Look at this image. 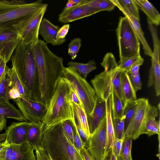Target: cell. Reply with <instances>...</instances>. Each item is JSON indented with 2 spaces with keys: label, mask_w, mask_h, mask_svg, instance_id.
<instances>
[{
  "label": "cell",
  "mask_w": 160,
  "mask_h": 160,
  "mask_svg": "<svg viewBox=\"0 0 160 160\" xmlns=\"http://www.w3.org/2000/svg\"><path fill=\"white\" fill-rule=\"evenodd\" d=\"M32 47L38 73L40 101L47 105L63 77V59L52 52L41 39Z\"/></svg>",
  "instance_id": "6da1fadb"
},
{
  "label": "cell",
  "mask_w": 160,
  "mask_h": 160,
  "mask_svg": "<svg viewBox=\"0 0 160 160\" xmlns=\"http://www.w3.org/2000/svg\"><path fill=\"white\" fill-rule=\"evenodd\" d=\"M11 59L12 67L23 86L25 97L40 101L38 73L32 46L21 41Z\"/></svg>",
  "instance_id": "7a4b0ae2"
},
{
  "label": "cell",
  "mask_w": 160,
  "mask_h": 160,
  "mask_svg": "<svg viewBox=\"0 0 160 160\" xmlns=\"http://www.w3.org/2000/svg\"><path fill=\"white\" fill-rule=\"evenodd\" d=\"M71 93L69 83L62 77L47 105V110L42 121L44 129L66 120L73 119L71 101Z\"/></svg>",
  "instance_id": "3957f363"
},
{
  "label": "cell",
  "mask_w": 160,
  "mask_h": 160,
  "mask_svg": "<svg viewBox=\"0 0 160 160\" xmlns=\"http://www.w3.org/2000/svg\"><path fill=\"white\" fill-rule=\"evenodd\" d=\"M41 146L53 160H83L65 135L62 122L44 129Z\"/></svg>",
  "instance_id": "277c9868"
},
{
  "label": "cell",
  "mask_w": 160,
  "mask_h": 160,
  "mask_svg": "<svg viewBox=\"0 0 160 160\" xmlns=\"http://www.w3.org/2000/svg\"><path fill=\"white\" fill-rule=\"evenodd\" d=\"M42 0L27 3L23 0H0V29L13 27L45 5Z\"/></svg>",
  "instance_id": "5b68a950"
},
{
  "label": "cell",
  "mask_w": 160,
  "mask_h": 160,
  "mask_svg": "<svg viewBox=\"0 0 160 160\" xmlns=\"http://www.w3.org/2000/svg\"><path fill=\"white\" fill-rule=\"evenodd\" d=\"M63 77L77 96L86 114H90L94 107L96 96L93 88L77 71L70 67H64Z\"/></svg>",
  "instance_id": "8992f818"
},
{
  "label": "cell",
  "mask_w": 160,
  "mask_h": 160,
  "mask_svg": "<svg viewBox=\"0 0 160 160\" xmlns=\"http://www.w3.org/2000/svg\"><path fill=\"white\" fill-rule=\"evenodd\" d=\"M116 32L120 60L140 55V41L126 17L120 18Z\"/></svg>",
  "instance_id": "52a82bcc"
},
{
  "label": "cell",
  "mask_w": 160,
  "mask_h": 160,
  "mask_svg": "<svg viewBox=\"0 0 160 160\" xmlns=\"http://www.w3.org/2000/svg\"><path fill=\"white\" fill-rule=\"evenodd\" d=\"M48 6L45 3L40 10L13 26L25 44L33 46L38 41L40 23Z\"/></svg>",
  "instance_id": "ba28073f"
},
{
  "label": "cell",
  "mask_w": 160,
  "mask_h": 160,
  "mask_svg": "<svg viewBox=\"0 0 160 160\" xmlns=\"http://www.w3.org/2000/svg\"><path fill=\"white\" fill-rule=\"evenodd\" d=\"M86 148L97 160H106L108 148L106 114L98 127L91 134Z\"/></svg>",
  "instance_id": "9c48e42d"
},
{
  "label": "cell",
  "mask_w": 160,
  "mask_h": 160,
  "mask_svg": "<svg viewBox=\"0 0 160 160\" xmlns=\"http://www.w3.org/2000/svg\"><path fill=\"white\" fill-rule=\"evenodd\" d=\"M137 100L135 111L123 135L124 139L130 138L136 140L141 135L151 106L148 99L141 98Z\"/></svg>",
  "instance_id": "30bf717a"
},
{
  "label": "cell",
  "mask_w": 160,
  "mask_h": 160,
  "mask_svg": "<svg viewBox=\"0 0 160 160\" xmlns=\"http://www.w3.org/2000/svg\"><path fill=\"white\" fill-rule=\"evenodd\" d=\"M26 119L29 122H42L47 109V105L21 96L12 100Z\"/></svg>",
  "instance_id": "8fae6325"
},
{
  "label": "cell",
  "mask_w": 160,
  "mask_h": 160,
  "mask_svg": "<svg viewBox=\"0 0 160 160\" xmlns=\"http://www.w3.org/2000/svg\"><path fill=\"white\" fill-rule=\"evenodd\" d=\"M34 150L28 141L19 144L8 143L0 152V160H36Z\"/></svg>",
  "instance_id": "7c38bea8"
},
{
  "label": "cell",
  "mask_w": 160,
  "mask_h": 160,
  "mask_svg": "<svg viewBox=\"0 0 160 160\" xmlns=\"http://www.w3.org/2000/svg\"><path fill=\"white\" fill-rule=\"evenodd\" d=\"M21 41L13 27L0 29V57L7 63Z\"/></svg>",
  "instance_id": "4fadbf2b"
},
{
  "label": "cell",
  "mask_w": 160,
  "mask_h": 160,
  "mask_svg": "<svg viewBox=\"0 0 160 160\" xmlns=\"http://www.w3.org/2000/svg\"><path fill=\"white\" fill-rule=\"evenodd\" d=\"M118 69V67L109 71H104L91 80L97 96L106 101L110 96L112 90L114 77Z\"/></svg>",
  "instance_id": "5bb4252c"
},
{
  "label": "cell",
  "mask_w": 160,
  "mask_h": 160,
  "mask_svg": "<svg viewBox=\"0 0 160 160\" xmlns=\"http://www.w3.org/2000/svg\"><path fill=\"white\" fill-rule=\"evenodd\" d=\"M88 0H82L78 4L68 9H63L59 15L58 21L66 23L84 18L100 12L97 8L87 4Z\"/></svg>",
  "instance_id": "9a60e30c"
},
{
  "label": "cell",
  "mask_w": 160,
  "mask_h": 160,
  "mask_svg": "<svg viewBox=\"0 0 160 160\" xmlns=\"http://www.w3.org/2000/svg\"><path fill=\"white\" fill-rule=\"evenodd\" d=\"M30 122L28 121L13 122L5 130V140L9 144H21L27 141Z\"/></svg>",
  "instance_id": "2e32d148"
},
{
  "label": "cell",
  "mask_w": 160,
  "mask_h": 160,
  "mask_svg": "<svg viewBox=\"0 0 160 160\" xmlns=\"http://www.w3.org/2000/svg\"><path fill=\"white\" fill-rule=\"evenodd\" d=\"M117 7L126 18L139 41L141 43L145 54L151 58L152 56L153 52L147 42L141 28L139 21L131 15L126 9L122 7L117 0H110Z\"/></svg>",
  "instance_id": "e0dca14e"
},
{
  "label": "cell",
  "mask_w": 160,
  "mask_h": 160,
  "mask_svg": "<svg viewBox=\"0 0 160 160\" xmlns=\"http://www.w3.org/2000/svg\"><path fill=\"white\" fill-rule=\"evenodd\" d=\"M59 27L58 25L52 24L45 18H43L41 21L39 34L42 37L47 44L50 43L53 46H58L64 43L65 38L60 39L58 36V32Z\"/></svg>",
  "instance_id": "ac0fdd59"
},
{
  "label": "cell",
  "mask_w": 160,
  "mask_h": 160,
  "mask_svg": "<svg viewBox=\"0 0 160 160\" xmlns=\"http://www.w3.org/2000/svg\"><path fill=\"white\" fill-rule=\"evenodd\" d=\"M106 113V101L101 99L96 96L93 109L90 114L87 115L91 134L98 127Z\"/></svg>",
  "instance_id": "d6986e66"
},
{
  "label": "cell",
  "mask_w": 160,
  "mask_h": 160,
  "mask_svg": "<svg viewBox=\"0 0 160 160\" xmlns=\"http://www.w3.org/2000/svg\"><path fill=\"white\" fill-rule=\"evenodd\" d=\"M158 108L151 105L148 110L141 135L145 134L148 136L155 134L159 135L160 120H156L158 115Z\"/></svg>",
  "instance_id": "ffe728a7"
},
{
  "label": "cell",
  "mask_w": 160,
  "mask_h": 160,
  "mask_svg": "<svg viewBox=\"0 0 160 160\" xmlns=\"http://www.w3.org/2000/svg\"><path fill=\"white\" fill-rule=\"evenodd\" d=\"M44 126L42 122H30L27 134V141L34 148L41 146Z\"/></svg>",
  "instance_id": "44dd1931"
},
{
  "label": "cell",
  "mask_w": 160,
  "mask_h": 160,
  "mask_svg": "<svg viewBox=\"0 0 160 160\" xmlns=\"http://www.w3.org/2000/svg\"><path fill=\"white\" fill-rule=\"evenodd\" d=\"M138 9L147 15L150 21L154 25L158 26L160 24V14L152 3L147 0H134Z\"/></svg>",
  "instance_id": "7402d4cb"
},
{
  "label": "cell",
  "mask_w": 160,
  "mask_h": 160,
  "mask_svg": "<svg viewBox=\"0 0 160 160\" xmlns=\"http://www.w3.org/2000/svg\"><path fill=\"white\" fill-rule=\"evenodd\" d=\"M0 117L15 119L19 122L28 121L19 110L6 100L0 99Z\"/></svg>",
  "instance_id": "603a6c76"
},
{
  "label": "cell",
  "mask_w": 160,
  "mask_h": 160,
  "mask_svg": "<svg viewBox=\"0 0 160 160\" xmlns=\"http://www.w3.org/2000/svg\"><path fill=\"white\" fill-rule=\"evenodd\" d=\"M121 78L124 103L127 100L137 99L136 92L132 86L128 74L126 71H122Z\"/></svg>",
  "instance_id": "cb8c5ba5"
},
{
  "label": "cell",
  "mask_w": 160,
  "mask_h": 160,
  "mask_svg": "<svg viewBox=\"0 0 160 160\" xmlns=\"http://www.w3.org/2000/svg\"><path fill=\"white\" fill-rule=\"evenodd\" d=\"M107 132L108 148L113 147L116 140L113 128L111 107V95L106 101Z\"/></svg>",
  "instance_id": "d4e9b609"
},
{
  "label": "cell",
  "mask_w": 160,
  "mask_h": 160,
  "mask_svg": "<svg viewBox=\"0 0 160 160\" xmlns=\"http://www.w3.org/2000/svg\"><path fill=\"white\" fill-rule=\"evenodd\" d=\"M96 65L94 60H90L86 63L72 61H69L67 63L68 67L75 69L85 79L89 73L96 69Z\"/></svg>",
  "instance_id": "484cf974"
},
{
  "label": "cell",
  "mask_w": 160,
  "mask_h": 160,
  "mask_svg": "<svg viewBox=\"0 0 160 160\" xmlns=\"http://www.w3.org/2000/svg\"><path fill=\"white\" fill-rule=\"evenodd\" d=\"M137 105V99L126 101L124 104L122 118L124 123V133L134 114Z\"/></svg>",
  "instance_id": "4316f807"
},
{
  "label": "cell",
  "mask_w": 160,
  "mask_h": 160,
  "mask_svg": "<svg viewBox=\"0 0 160 160\" xmlns=\"http://www.w3.org/2000/svg\"><path fill=\"white\" fill-rule=\"evenodd\" d=\"M71 104L73 109L78 117L82 129L89 139L91 133L88 126L87 114L84 109L82 107L72 102Z\"/></svg>",
  "instance_id": "83f0119b"
},
{
  "label": "cell",
  "mask_w": 160,
  "mask_h": 160,
  "mask_svg": "<svg viewBox=\"0 0 160 160\" xmlns=\"http://www.w3.org/2000/svg\"><path fill=\"white\" fill-rule=\"evenodd\" d=\"M111 101L112 117L122 118L123 112V104L113 89L111 94Z\"/></svg>",
  "instance_id": "f1b7e54d"
},
{
  "label": "cell",
  "mask_w": 160,
  "mask_h": 160,
  "mask_svg": "<svg viewBox=\"0 0 160 160\" xmlns=\"http://www.w3.org/2000/svg\"><path fill=\"white\" fill-rule=\"evenodd\" d=\"M7 75L10 78L11 82V88H16L22 97H25L23 86L16 73L14 68H9L8 67L7 71Z\"/></svg>",
  "instance_id": "f546056e"
},
{
  "label": "cell",
  "mask_w": 160,
  "mask_h": 160,
  "mask_svg": "<svg viewBox=\"0 0 160 160\" xmlns=\"http://www.w3.org/2000/svg\"><path fill=\"white\" fill-rule=\"evenodd\" d=\"M87 4L97 8L100 12L111 11L116 7L110 0H88Z\"/></svg>",
  "instance_id": "4dcf8cb0"
},
{
  "label": "cell",
  "mask_w": 160,
  "mask_h": 160,
  "mask_svg": "<svg viewBox=\"0 0 160 160\" xmlns=\"http://www.w3.org/2000/svg\"><path fill=\"white\" fill-rule=\"evenodd\" d=\"M117 1L131 15L140 21L138 8L134 0H118Z\"/></svg>",
  "instance_id": "1f68e13d"
},
{
  "label": "cell",
  "mask_w": 160,
  "mask_h": 160,
  "mask_svg": "<svg viewBox=\"0 0 160 160\" xmlns=\"http://www.w3.org/2000/svg\"><path fill=\"white\" fill-rule=\"evenodd\" d=\"M121 71H122L118 69L114 77L112 82V89L122 101L124 105V101L122 90L121 78Z\"/></svg>",
  "instance_id": "d6a6232c"
},
{
  "label": "cell",
  "mask_w": 160,
  "mask_h": 160,
  "mask_svg": "<svg viewBox=\"0 0 160 160\" xmlns=\"http://www.w3.org/2000/svg\"><path fill=\"white\" fill-rule=\"evenodd\" d=\"M142 58L141 55H139L120 60L118 68L121 71L127 72L132 66Z\"/></svg>",
  "instance_id": "836d02e7"
},
{
  "label": "cell",
  "mask_w": 160,
  "mask_h": 160,
  "mask_svg": "<svg viewBox=\"0 0 160 160\" xmlns=\"http://www.w3.org/2000/svg\"><path fill=\"white\" fill-rule=\"evenodd\" d=\"M101 64L104 68V71L107 72L116 68L118 67L114 55L111 52L108 53L105 55Z\"/></svg>",
  "instance_id": "e575fe53"
},
{
  "label": "cell",
  "mask_w": 160,
  "mask_h": 160,
  "mask_svg": "<svg viewBox=\"0 0 160 160\" xmlns=\"http://www.w3.org/2000/svg\"><path fill=\"white\" fill-rule=\"evenodd\" d=\"M112 121L115 137L116 139L123 138L124 131V123L122 118H112Z\"/></svg>",
  "instance_id": "d590c367"
},
{
  "label": "cell",
  "mask_w": 160,
  "mask_h": 160,
  "mask_svg": "<svg viewBox=\"0 0 160 160\" xmlns=\"http://www.w3.org/2000/svg\"><path fill=\"white\" fill-rule=\"evenodd\" d=\"M82 44V39L80 38L72 40L68 44V53L72 60L77 57Z\"/></svg>",
  "instance_id": "8d00e7d4"
},
{
  "label": "cell",
  "mask_w": 160,
  "mask_h": 160,
  "mask_svg": "<svg viewBox=\"0 0 160 160\" xmlns=\"http://www.w3.org/2000/svg\"><path fill=\"white\" fill-rule=\"evenodd\" d=\"M11 88V82L9 78L6 77L0 83V99L9 102L8 92Z\"/></svg>",
  "instance_id": "74e56055"
},
{
  "label": "cell",
  "mask_w": 160,
  "mask_h": 160,
  "mask_svg": "<svg viewBox=\"0 0 160 160\" xmlns=\"http://www.w3.org/2000/svg\"><path fill=\"white\" fill-rule=\"evenodd\" d=\"M71 122L74 133V146L80 152L83 148L85 147V145L77 130L73 119L71 120Z\"/></svg>",
  "instance_id": "f35d334b"
},
{
  "label": "cell",
  "mask_w": 160,
  "mask_h": 160,
  "mask_svg": "<svg viewBox=\"0 0 160 160\" xmlns=\"http://www.w3.org/2000/svg\"><path fill=\"white\" fill-rule=\"evenodd\" d=\"M132 139L130 138L124 139L120 153V157L122 160H127L131 154Z\"/></svg>",
  "instance_id": "ab89813d"
},
{
  "label": "cell",
  "mask_w": 160,
  "mask_h": 160,
  "mask_svg": "<svg viewBox=\"0 0 160 160\" xmlns=\"http://www.w3.org/2000/svg\"><path fill=\"white\" fill-rule=\"evenodd\" d=\"M62 125L63 130L65 135L74 145V133L71 120H67L64 121L62 122Z\"/></svg>",
  "instance_id": "60d3db41"
},
{
  "label": "cell",
  "mask_w": 160,
  "mask_h": 160,
  "mask_svg": "<svg viewBox=\"0 0 160 160\" xmlns=\"http://www.w3.org/2000/svg\"><path fill=\"white\" fill-rule=\"evenodd\" d=\"M73 120L75 123L77 130L85 144V147H87L88 139L85 133L82 129L78 117L74 110L72 109ZM86 147V148H87Z\"/></svg>",
  "instance_id": "b9f144b4"
},
{
  "label": "cell",
  "mask_w": 160,
  "mask_h": 160,
  "mask_svg": "<svg viewBox=\"0 0 160 160\" xmlns=\"http://www.w3.org/2000/svg\"><path fill=\"white\" fill-rule=\"evenodd\" d=\"M36 160H53L49 154L42 146L35 148Z\"/></svg>",
  "instance_id": "7bdbcfd3"
},
{
  "label": "cell",
  "mask_w": 160,
  "mask_h": 160,
  "mask_svg": "<svg viewBox=\"0 0 160 160\" xmlns=\"http://www.w3.org/2000/svg\"><path fill=\"white\" fill-rule=\"evenodd\" d=\"M143 62L144 59L142 58L132 66L129 70L126 72L129 76H134L139 73L140 67L143 64Z\"/></svg>",
  "instance_id": "ee69618b"
},
{
  "label": "cell",
  "mask_w": 160,
  "mask_h": 160,
  "mask_svg": "<svg viewBox=\"0 0 160 160\" xmlns=\"http://www.w3.org/2000/svg\"><path fill=\"white\" fill-rule=\"evenodd\" d=\"M129 77L132 84L135 92L141 90L142 88V83L139 73L135 76Z\"/></svg>",
  "instance_id": "f6af8a7d"
},
{
  "label": "cell",
  "mask_w": 160,
  "mask_h": 160,
  "mask_svg": "<svg viewBox=\"0 0 160 160\" xmlns=\"http://www.w3.org/2000/svg\"><path fill=\"white\" fill-rule=\"evenodd\" d=\"M124 140V139L123 138L121 139H116L113 146V149L117 158H119L120 157V153Z\"/></svg>",
  "instance_id": "bcb514c9"
},
{
  "label": "cell",
  "mask_w": 160,
  "mask_h": 160,
  "mask_svg": "<svg viewBox=\"0 0 160 160\" xmlns=\"http://www.w3.org/2000/svg\"><path fill=\"white\" fill-rule=\"evenodd\" d=\"M70 28V25L67 24L59 28L58 32V37L60 39H64L67 35Z\"/></svg>",
  "instance_id": "7dc6e473"
},
{
  "label": "cell",
  "mask_w": 160,
  "mask_h": 160,
  "mask_svg": "<svg viewBox=\"0 0 160 160\" xmlns=\"http://www.w3.org/2000/svg\"><path fill=\"white\" fill-rule=\"evenodd\" d=\"M80 153L83 160H97L91 155L86 147L80 151Z\"/></svg>",
  "instance_id": "c3c4849f"
},
{
  "label": "cell",
  "mask_w": 160,
  "mask_h": 160,
  "mask_svg": "<svg viewBox=\"0 0 160 160\" xmlns=\"http://www.w3.org/2000/svg\"><path fill=\"white\" fill-rule=\"evenodd\" d=\"M21 96L18 91L15 88H11L9 91L8 95L9 100L20 98Z\"/></svg>",
  "instance_id": "681fc988"
},
{
  "label": "cell",
  "mask_w": 160,
  "mask_h": 160,
  "mask_svg": "<svg viewBox=\"0 0 160 160\" xmlns=\"http://www.w3.org/2000/svg\"><path fill=\"white\" fill-rule=\"evenodd\" d=\"M106 160H117V157L114 151L113 147L108 148Z\"/></svg>",
  "instance_id": "f907efd6"
},
{
  "label": "cell",
  "mask_w": 160,
  "mask_h": 160,
  "mask_svg": "<svg viewBox=\"0 0 160 160\" xmlns=\"http://www.w3.org/2000/svg\"><path fill=\"white\" fill-rule=\"evenodd\" d=\"M72 102L82 107L81 103L76 94L72 90L71 97Z\"/></svg>",
  "instance_id": "816d5d0a"
},
{
  "label": "cell",
  "mask_w": 160,
  "mask_h": 160,
  "mask_svg": "<svg viewBox=\"0 0 160 160\" xmlns=\"http://www.w3.org/2000/svg\"><path fill=\"white\" fill-rule=\"evenodd\" d=\"M6 118L4 117H0V132L6 128Z\"/></svg>",
  "instance_id": "f5cc1de1"
},
{
  "label": "cell",
  "mask_w": 160,
  "mask_h": 160,
  "mask_svg": "<svg viewBox=\"0 0 160 160\" xmlns=\"http://www.w3.org/2000/svg\"><path fill=\"white\" fill-rule=\"evenodd\" d=\"M82 0H70V2L72 3L73 6L78 4L81 2Z\"/></svg>",
  "instance_id": "db71d44e"
},
{
  "label": "cell",
  "mask_w": 160,
  "mask_h": 160,
  "mask_svg": "<svg viewBox=\"0 0 160 160\" xmlns=\"http://www.w3.org/2000/svg\"><path fill=\"white\" fill-rule=\"evenodd\" d=\"M73 7V5L72 3L70 2V0H68L64 8L65 9H69Z\"/></svg>",
  "instance_id": "11a10c76"
},
{
  "label": "cell",
  "mask_w": 160,
  "mask_h": 160,
  "mask_svg": "<svg viewBox=\"0 0 160 160\" xmlns=\"http://www.w3.org/2000/svg\"><path fill=\"white\" fill-rule=\"evenodd\" d=\"M8 143V142L5 140L3 142H0V152Z\"/></svg>",
  "instance_id": "9f6ffc18"
},
{
  "label": "cell",
  "mask_w": 160,
  "mask_h": 160,
  "mask_svg": "<svg viewBox=\"0 0 160 160\" xmlns=\"http://www.w3.org/2000/svg\"><path fill=\"white\" fill-rule=\"evenodd\" d=\"M6 134L5 133L0 134V142L4 141L5 139Z\"/></svg>",
  "instance_id": "6f0895ef"
},
{
  "label": "cell",
  "mask_w": 160,
  "mask_h": 160,
  "mask_svg": "<svg viewBox=\"0 0 160 160\" xmlns=\"http://www.w3.org/2000/svg\"><path fill=\"white\" fill-rule=\"evenodd\" d=\"M127 160H132V156H131V153L129 155V156H128V158L127 159Z\"/></svg>",
  "instance_id": "680465c9"
},
{
  "label": "cell",
  "mask_w": 160,
  "mask_h": 160,
  "mask_svg": "<svg viewBox=\"0 0 160 160\" xmlns=\"http://www.w3.org/2000/svg\"><path fill=\"white\" fill-rule=\"evenodd\" d=\"M117 158V160H122V159L120 158V157L119 158Z\"/></svg>",
  "instance_id": "91938a15"
},
{
  "label": "cell",
  "mask_w": 160,
  "mask_h": 160,
  "mask_svg": "<svg viewBox=\"0 0 160 160\" xmlns=\"http://www.w3.org/2000/svg\"><path fill=\"white\" fill-rule=\"evenodd\" d=\"M1 59V58L0 57V62Z\"/></svg>",
  "instance_id": "94428289"
}]
</instances>
